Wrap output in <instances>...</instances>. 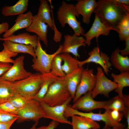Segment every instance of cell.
<instances>
[{"label":"cell","mask_w":129,"mask_h":129,"mask_svg":"<svg viewBox=\"0 0 129 129\" xmlns=\"http://www.w3.org/2000/svg\"><path fill=\"white\" fill-rule=\"evenodd\" d=\"M94 12L107 27L118 32V25L124 17L129 13V6L121 4L114 0H99Z\"/></svg>","instance_id":"6da1fadb"},{"label":"cell","mask_w":129,"mask_h":129,"mask_svg":"<svg viewBox=\"0 0 129 129\" xmlns=\"http://www.w3.org/2000/svg\"><path fill=\"white\" fill-rule=\"evenodd\" d=\"M49 73L42 74L37 72L32 74L22 80L13 82L15 92L27 98H33L39 91L42 82Z\"/></svg>","instance_id":"7a4b0ae2"},{"label":"cell","mask_w":129,"mask_h":129,"mask_svg":"<svg viewBox=\"0 0 129 129\" xmlns=\"http://www.w3.org/2000/svg\"><path fill=\"white\" fill-rule=\"evenodd\" d=\"M64 77H57L51 84L42 102L54 106L63 104L71 97Z\"/></svg>","instance_id":"3957f363"},{"label":"cell","mask_w":129,"mask_h":129,"mask_svg":"<svg viewBox=\"0 0 129 129\" xmlns=\"http://www.w3.org/2000/svg\"><path fill=\"white\" fill-rule=\"evenodd\" d=\"M75 8V5L69 4L62 1L61 5L58 9L57 17L62 27L63 28L66 24H68L72 29L74 33L78 36H83L85 31L81 25L80 22L77 21L78 17Z\"/></svg>","instance_id":"277c9868"},{"label":"cell","mask_w":129,"mask_h":129,"mask_svg":"<svg viewBox=\"0 0 129 129\" xmlns=\"http://www.w3.org/2000/svg\"><path fill=\"white\" fill-rule=\"evenodd\" d=\"M62 49V45H60L55 52L52 54H48L43 49L38 38L37 45L35 49L36 58H33L32 60L33 64L32 67V69L42 74L49 73L52 60L56 55L61 53Z\"/></svg>","instance_id":"5b68a950"},{"label":"cell","mask_w":129,"mask_h":129,"mask_svg":"<svg viewBox=\"0 0 129 129\" xmlns=\"http://www.w3.org/2000/svg\"><path fill=\"white\" fill-rule=\"evenodd\" d=\"M110 110L109 109L106 110L105 112L102 113H95L92 111L84 113L72 108L69 104L65 109L64 115L66 118L74 115L83 116L95 121H102L105 123V125L109 127L124 129L125 127L124 124L117 122L112 119L110 114Z\"/></svg>","instance_id":"8992f818"},{"label":"cell","mask_w":129,"mask_h":129,"mask_svg":"<svg viewBox=\"0 0 129 129\" xmlns=\"http://www.w3.org/2000/svg\"><path fill=\"white\" fill-rule=\"evenodd\" d=\"M16 120L18 123L32 121L38 122L42 118H46V115L39 102L34 99H30L25 106L19 110Z\"/></svg>","instance_id":"52a82bcc"},{"label":"cell","mask_w":129,"mask_h":129,"mask_svg":"<svg viewBox=\"0 0 129 129\" xmlns=\"http://www.w3.org/2000/svg\"><path fill=\"white\" fill-rule=\"evenodd\" d=\"M112 100V98L105 101L95 100L92 97L91 91H90L80 97L71 107L73 109L86 112L99 109L103 108L106 110L108 109Z\"/></svg>","instance_id":"ba28073f"},{"label":"cell","mask_w":129,"mask_h":129,"mask_svg":"<svg viewBox=\"0 0 129 129\" xmlns=\"http://www.w3.org/2000/svg\"><path fill=\"white\" fill-rule=\"evenodd\" d=\"M96 75V80L95 87L91 91L94 99L99 94H102L107 98L109 97V93L118 87V84L108 79L105 75L102 68H97Z\"/></svg>","instance_id":"9c48e42d"},{"label":"cell","mask_w":129,"mask_h":129,"mask_svg":"<svg viewBox=\"0 0 129 129\" xmlns=\"http://www.w3.org/2000/svg\"><path fill=\"white\" fill-rule=\"evenodd\" d=\"M24 59L23 55L16 58L11 67L0 77V80L13 82L22 80L32 75V73L27 71L24 68Z\"/></svg>","instance_id":"30bf717a"},{"label":"cell","mask_w":129,"mask_h":129,"mask_svg":"<svg viewBox=\"0 0 129 129\" xmlns=\"http://www.w3.org/2000/svg\"><path fill=\"white\" fill-rule=\"evenodd\" d=\"M96 75L93 70L86 68L83 69L80 82L77 88L73 102L74 103L80 97L87 92L91 91L96 82Z\"/></svg>","instance_id":"8fae6325"},{"label":"cell","mask_w":129,"mask_h":129,"mask_svg":"<svg viewBox=\"0 0 129 129\" xmlns=\"http://www.w3.org/2000/svg\"><path fill=\"white\" fill-rule=\"evenodd\" d=\"M72 98L71 97L63 104L54 106H50L43 102H39L45 113L46 118L59 123L71 125V122L65 117L64 113Z\"/></svg>","instance_id":"7c38bea8"},{"label":"cell","mask_w":129,"mask_h":129,"mask_svg":"<svg viewBox=\"0 0 129 129\" xmlns=\"http://www.w3.org/2000/svg\"><path fill=\"white\" fill-rule=\"evenodd\" d=\"M89 57L84 60L80 61L79 67L83 66L86 64L94 63L100 65L102 68L104 72L107 75L109 71V69L112 65L110 58L108 55L100 51L97 46L95 47L88 54Z\"/></svg>","instance_id":"4fadbf2b"},{"label":"cell","mask_w":129,"mask_h":129,"mask_svg":"<svg viewBox=\"0 0 129 129\" xmlns=\"http://www.w3.org/2000/svg\"><path fill=\"white\" fill-rule=\"evenodd\" d=\"M111 30H114L113 28L108 27L102 23L98 17L95 15L94 21L89 30L85 33L83 36L85 37V43L89 46L91 43V41L95 38L98 42V38L101 35H108Z\"/></svg>","instance_id":"5bb4252c"},{"label":"cell","mask_w":129,"mask_h":129,"mask_svg":"<svg viewBox=\"0 0 129 129\" xmlns=\"http://www.w3.org/2000/svg\"><path fill=\"white\" fill-rule=\"evenodd\" d=\"M61 53H71L76 58H79L78 50L80 47L86 46L85 39L82 36H78L74 33L72 35L67 34L64 37Z\"/></svg>","instance_id":"9a60e30c"},{"label":"cell","mask_w":129,"mask_h":129,"mask_svg":"<svg viewBox=\"0 0 129 129\" xmlns=\"http://www.w3.org/2000/svg\"><path fill=\"white\" fill-rule=\"evenodd\" d=\"M75 5V8L78 14L82 16L83 22L86 24L90 23L92 13L97 6L95 0H78Z\"/></svg>","instance_id":"2e32d148"},{"label":"cell","mask_w":129,"mask_h":129,"mask_svg":"<svg viewBox=\"0 0 129 129\" xmlns=\"http://www.w3.org/2000/svg\"><path fill=\"white\" fill-rule=\"evenodd\" d=\"M48 27L47 25L42 22L35 15L33 16L31 25L25 30L28 32L35 33L40 40L42 41L46 46L48 47Z\"/></svg>","instance_id":"e0dca14e"},{"label":"cell","mask_w":129,"mask_h":129,"mask_svg":"<svg viewBox=\"0 0 129 129\" xmlns=\"http://www.w3.org/2000/svg\"><path fill=\"white\" fill-rule=\"evenodd\" d=\"M33 16L32 13L30 11L25 14L18 15L15 21V24L5 33L3 38L8 37L18 30L28 27L32 22Z\"/></svg>","instance_id":"ac0fdd59"},{"label":"cell","mask_w":129,"mask_h":129,"mask_svg":"<svg viewBox=\"0 0 129 129\" xmlns=\"http://www.w3.org/2000/svg\"><path fill=\"white\" fill-rule=\"evenodd\" d=\"M120 49L118 47L112 53L110 61L112 65L121 72L129 71V58L120 54Z\"/></svg>","instance_id":"d6986e66"},{"label":"cell","mask_w":129,"mask_h":129,"mask_svg":"<svg viewBox=\"0 0 129 129\" xmlns=\"http://www.w3.org/2000/svg\"><path fill=\"white\" fill-rule=\"evenodd\" d=\"M38 38L36 35H31L27 32L19 33L17 35L13 34L7 38H0V41L7 40L14 43L30 45L36 48L38 43Z\"/></svg>","instance_id":"ffe728a7"},{"label":"cell","mask_w":129,"mask_h":129,"mask_svg":"<svg viewBox=\"0 0 129 129\" xmlns=\"http://www.w3.org/2000/svg\"><path fill=\"white\" fill-rule=\"evenodd\" d=\"M84 69L83 66L80 67L72 72L66 75L64 77L67 88L73 99L74 97L77 88L80 82Z\"/></svg>","instance_id":"44dd1931"},{"label":"cell","mask_w":129,"mask_h":129,"mask_svg":"<svg viewBox=\"0 0 129 129\" xmlns=\"http://www.w3.org/2000/svg\"><path fill=\"white\" fill-rule=\"evenodd\" d=\"M40 5L37 15L38 18L42 22L47 25L52 30L56 28L54 21L51 16V9L48 1L40 0Z\"/></svg>","instance_id":"7402d4cb"},{"label":"cell","mask_w":129,"mask_h":129,"mask_svg":"<svg viewBox=\"0 0 129 129\" xmlns=\"http://www.w3.org/2000/svg\"><path fill=\"white\" fill-rule=\"evenodd\" d=\"M71 124L73 129H99V124L91 119L83 116L74 115L71 117Z\"/></svg>","instance_id":"603a6c76"},{"label":"cell","mask_w":129,"mask_h":129,"mask_svg":"<svg viewBox=\"0 0 129 129\" xmlns=\"http://www.w3.org/2000/svg\"><path fill=\"white\" fill-rule=\"evenodd\" d=\"M28 4V0H19L12 6L5 5L2 8L1 13L5 16L23 14L27 10Z\"/></svg>","instance_id":"cb8c5ba5"},{"label":"cell","mask_w":129,"mask_h":129,"mask_svg":"<svg viewBox=\"0 0 129 129\" xmlns=\"http://www.w3.org/2000/svg\"><path fill=\"white\" fill-rule=\"evenodd\" d=\"M4 41L7 49L10 51L17 54L27 53L32 56L34 58H36L34 48L32 45L16 43L7 40Z\"/></svg>","instance_id":"d4e9b609"},{"label":"cell","mask_w":129,"mask_h":129,"mask_svg":"<svg viewBox=\"0 0 129 129\" xmlns=\"http://www.w3.org/2000/svg\"><path fill=\"white\" fill-rule=\"evenodd\" d=\"M64 63L62 65V70L66 75L69 74L78 69L80 61L73 57L67 53L60 54Z\"/></svg>","instance_id":"484cf974"},{"label":"cell","mask_w":129,"mask_h":129,"mask_svg":"<svg viewBox=\"0 0 129 129\" xmlns=\"http://www.w3.org/2000/svg\"><path fill=\"white\" fill-rule=\"evenodd\" d=\"M111 76L113 79V81L118 85V87L115 90V92L118 94V96L123 97V89L129 86V72H121L118 75L112 73Z\"/></svg>","instance_id":"4316f807"},{"label":"cell","mask_w":129,"mask_h":129,"mask_svg":"<svg viewBox=\"0 0 129 129\" xmlns=\"http://www.w3.org/2000/svg\"><path fill=\"white\" fill-rule=\"evenodd\" d=\"M16 93L13 82L0 80V103L8 102Z\"/></svg>","instance_id":"83f0119b"},{"label":"cell","mask_w":129,"mask_h":129,"mask_svg":"<svg viewBox=\"0 0 129 129\" xmlns=\"http://www.w3.org/2000/svg\"><path fill=\"white\" fill-rule=\"evenodd\" d=\"M57 77L51 72L49 73L43 81L39 91L33 99L39 102H42L47 92L50 85Z\"/></svg>","instance_id":"f1b7e54d"},{"label":"cell","mask_w":129,"mask_h":129,"mask_svg":"<svg viewBox=\"0 0 129 129\" xmlns=\"http://www.w3.org/2000/svg\"><path fill=\"white\" fill-rule=\"evenodd\" d=\"M118 28L120 40L125 41L129 38V13L126 15L120 21Z\"/></svg>","instance_id":"f546056e"},{"label":"cell","mask_w":129,"mask_h":129,"mask_svg":"<svg viewBox=\"0 0 129 129\" xmlns=\"http://www.w3.org/2000/svg\"><path fill=\"white\" fill-rule=\"evenodd\" d=\"M62 61L60 54L56 55L52 62L50 72L55 75L59 77H64L66 74L62 68Z\"/></svg>","instance_id":"4dcf8cb0"},{"label":"cell","mask_w":129,"mask_h":129,"mask_svg":"<svg viewBox=\"0 0 129 129\" xmlns=\"http://www.w3.org/2000/svg\"><path fill=\"white\" fill-rule=\"evenodd\" d=\"M30 99L16 93L8 102L16 108L20 109L25 106Z\"/></svg>","instance_id":"1f68e13d"},{"label":"cell","mask_w":129,"mask_h":129,"mask_svg":"<svg viewBox=\"0 0 129 129\" xmlns=\"http://www.w3.org/2000/svg\"><path fill=\"white\" fill-rule=\"evenodd\" d=\"M125 103L123 97L118 95L112 98V100L109 105L108 109L116 110L123 114L125 108Z\"/></svg>","instance_id":"d6a6232c"},{"label":"cell","mask_w":129,"mask_h":129,"mask_svg":"<svg viewBox=\"0 0 129 129\" xmlns=\"http://www.w3.org/2000/svg\"><path fill=\"white\" fill-rule=\"evenodd\" d=\"M4 48L0 52V62L8 63L13 64L14 60L12 58L17 55L18 54L12 52L7 49L6 45L3 43Z\"/></svg>","instance_id":"836d02e7"},{"label":"cell","mask_w":129,"mask_h":129,"mask_svg":"<svg viewBox=\"0 0 129 129\" xmlns=\"http://www.w3.org/2000/svg\"><path fill=\"white\" fill-rule=\"evenodd\" d=\"M19 109L14 107L8 102L0 103V110L9 114L17 115Z\"/></svg>","instance_id":"e575fe53"},{"label":"cell","mask_w":129,"mask_h":129,"mask_svg":"<svg viewBox=\"0 0 129 129\" xmlns=\"http://www.w3.org/2000/svg\"><path fill=\"white\" fill-rule=\"evenodd\" d=\"M17 115L9 114L0 110V122H4L17 119Z\"/></svg>","instance_id":"d590c367"},{"label":"cell","mask_w":129,"mask_h":129,"mask_svg":"<svg viewBox=\"0 0 129 129\" xmlns=\"http://www.w3.org/2000/svg\"><path fill=\"white\" fill-rule=\"evenodd\" d=\"M123 97L125 103V108L123 113L124 116L126 119L127 126L126 129H129V95H123Z\"/></svg>","instance_id":"8d00e7d4"},{"label":"cell","mask_w":129,"mask_h":129,"mask_svg":"<svg viewBox=\"0 0 129 129\" xmlns=\"http://www.w3.org/2000/svg\"><path fill=\"white\" fill-rule=\"evenodd\" d=\"M110 114L112 119L118 123H120V121L124 117L122 113L116 110H111Z\"/></svg>","instance_id":"74e56055"},{"label":"cell","mask_w":129,"mask_h":129,"mask_svg":"<svg viewBox=\"0 0 129 129\" xmlns=\"http://www.w3.org/2000/svg\"><path fill=\"white\" fill-rule=\"evenodd\" d=\"M12 66L10 63L0 62V77L6 73Z\"/></svg>","instance_id":"f35d334b"},{"label":"cell","mask_w":129,"mask_h":129,"mask_svg":"<svg viewBox=\"0 0 129 129\" xmlns=\"http://www.w3.org/2000/svg\"><path fill=\"white\" fill-rule=\"evenodd\" d=\"M59 123L52 121L47 126H42L35 129H55L58 126Z\"/></svg>","instance_id":"ab89813d"},{"label":"cell","mask_w":129,"mask_h":129,"mask_svg":"<svg viewBox=\"0 0 129 129\" xmlns=\"http://www.w3.org/2000/svg\"><path fill=\"white\" fill-rule=\"evenodd\" d=\"M17 119L4 122H0V129H10L14 123Z\"/></svg>","instance_id":"60d3db41"},{"label":"cell","mask_w":129,"mask_h":129,"mask_svg":"<svg viewBox=\"0 0 129 129\" xmlns=\"http://www.w3.org/2000/svg\"><path fill=\"white\" fill-rule=\"evenodd\" d=\"M125 47L122 50H120V54L123 56H128L129 54V38L125 41Z\"/></svg>","instance_id":"b9f144b4"},{"label":"cell","mask_w":129,"mask_h":129,"mask_svg":"<svg viewBox=\"0 0 129 129\" xmlns=\"http://www.w3.org/2000/svg\"><path fill=\"white\" fill-rule=\"evenodd\" d=\"M9 24L6 22H4L0 24V35L4 32H5L9 29Z\"/></svg>","instance_id":"7bdbcfd3"},{"label":"cell","mask_w":129,"mask_h":129,"mask_svg":"<svg viewBox=\"0 0 129 129\" xmlns=\"http://www.w3.org/2000/svg\"><path fill=\"white\" fill-rule=\"evenodd\" d=\"M116 2L118 3L129 6V0H114Z\"/></svg>","instance_id":"ee69618b"},{"label":"cell","mask_w":129,"mask_h":129,"mask_svg":"<svg viewBox=\"0 0 129 129\" xmlns=\"http://www.w3.org/2000/svg\"><path fill=\"white\" fill-rule=\"evenodd\" d=\"M102 129H123L122 128H113L109 127L108 126L105 125L103 128Z\"/></svg>","instance_id":"f6af8a7d"},{"label":"cell","mask_w":129,"mask_h":129,"mask_svg":"<svg viewBox=\"0 0 129 129\" xmlns=\"http://www.w3.org/2000/svg\"><path fill=\"white\" fill-rule=\"evenodd\" d=\"M38 122H35L34 124L29 129H35L36 128V126L38 124Z\"/></svg>","instance_id":"bcb514c9"},{"label":"cell","mask_w":129,"mask_h":129,"mask_svg":"<svg viewBox=\"0 0 129 129\" xmlns=\"http://www.w3.org/2000/svg\"><path fill=\"white\" fill-rule=\"evenodd\" d=\"M96 129V128H93V129Z\"/></svg>","instance_id":"7dc6e473"}]
</instances>
